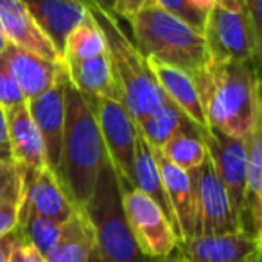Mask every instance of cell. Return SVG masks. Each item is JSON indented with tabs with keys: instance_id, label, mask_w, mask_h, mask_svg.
Segmentation results:
<instances>
[{
	"instance_id": "1",
	"label": "cell",
	"mask_w": 262,
	"mask_h": 262,
	"mask_svg": "<svg viewBox=\"0 0 262 262\" xmlns=\"http://www.w3.org/2000/svg\"><path fill=\"white\" fill-rule=\"evenodd\" d=\"M190 77L200 95L207 127L248 139L262 122L257 63L210 59Z\"/></svg>"
},
{
	"instance_id": "2",
	"label": "cell",
	"mask_w": 262,
	"mask_h": 262,
	"mask_svg": "<svg viewBox=\"0 0 262 262\" xmlns=\"http://www.w3.org/2000/svg\"><path fill=\"white\" fill-rule=\"evenodd\" d=\"M69 76V74H67ZM101 131L86 95L70 79L65 83V127L61 149V183L77 210L86 207L104 162Z\"/></svg>"
},
{
	"instance_id": "3",
	"label": "cell",
	"mask_w": 262,
	"mask_h": 262,
	"mask_svg": "<svg viewBox=\"0 0 262 262\" xmlns=\"http://www.w3.org/2000/svg\"><path fill=\"white\" fill-rule=\"evenodd\" d=\"M86 11L94 16L106 40V52L112 63L113 76L122 94V104L140 124L167 99L151 69L149 59L135 47L119 24V16L108 8L83 0Z\"/></svg>"
},
{
	"instance_id": "4",
	"label": "cell",
	"mask_w": 262,
	"mask_h": 262,
	"mask_svg": "<svg viewBox=\"0 0 262 262\" xmlns=\"http://www.w3.org/2000/svg\"><path fill=\"white\" fill-rule=\"evenodd\" d=\"M135 47L151 61L194 74L210 61V54L200 31L176 18L155 2L144 4L129 16Z\"/></svg>"
},
{
	"instance_id": "5",
	"label": "cell",
	"mask_w": 262,
	"mask_h": 262,
	"mask_svg": "<svg viewBox=\"0 0 262 262\" xmlns=\"http://www.w3.org/2000/svg\"><path fill=\"white\" fill-rule=\"evenodd\" d=\"M92 233L99 262H146L127 225L122 205V190L110 160L104 162L86 207L83 208Z\"/></svg>"
},
{
	"instance_id": "6",
	"label": "cell",
	"mask_w": 262,
	"mask_h": 262,
	"mask_svg": "<svg viewBox=\"0 0 262 262\" xmlns=\"http://www.w3.org/2000/svg\"><path fill=\"white\" fill-rule=\"evenodd\" d=\"M212 61L258 63L262 31L243 0H217L210 6L201 31Z\"/></svg>"
},
{
	"instance_id": "7",
	"label": "cell",
	"mask_w": 262,
	"mask_h": 262,
	"mask_svg": "<svg viewBox=\"0 0 262 262\" xmlns=\"http://www.w3.org/2000/svg\"><path fill=\"white\" fill-rule=\"evenodd\" d=\"M86 99L94 110L104 142L106 157L117 174L120 190L133 189L131 174H133V153H135L139 126L120 101L106 99L101 95H86Z\"/></svg>"
},
{
	"instance_id": "8",
	"label": "cell",
	"mask_w": 262,
	"mask_h": 262,
	"mask_svg": "<svg viewBox=\"0 0 262 262\" xmlns=\"http://www.w3.org/2000/svg\"><path fill=\"white\" fill-rule=\"evenodd\" d=\"M122 205L140 251L149 258L171 257L180 239L160 207L139 189L122 190Z\"/></svg>"
},
{
	"instance_id": "9",
	"label": "cell",
	"mask_w": 262,
	"mask_h": 262,
	"mask_svg": "<svg viewBox=\"0 0 262 262\" xmlns=\"http://www.w3.org/2000/svg\"><path fill=\"white\" fill-rule=\"evenodd\" d=\"M189 172L194 183V205H196L194 237L239 232V217L230 203L226 189L215 174L210 158H207L200 167Z\"/></svg>"
},
{
	"instance_id": "10",
	"label": "cell",
	"mask_w": 262,
	"mask_h": 262,
	"mask_svg": "<svg viewBox=\"0 0 262 262\" xmlns=\"http://www.w3.org/2000/svg\"><path fill=\"white\" fill-rule=\"evenodd\" d=\"M63 63V61H61ZM67 69L63 65L61 74L47 92L27 101L31 115L43 140L45 165L61 183V149H63V127H65V83ZM63 185V183H61Z\"/></svg>"
},
{
	"instance_id": "11",
	"label": "cell",
	"mask_w": 262,
	"mask_h": 262,
	"mask_svg": "<svg viewBox=\"0 0 262 262\" xmlns=\"http://www.w3.org/2000/svg\"><path fill=\"white\" fill-rule=\"evenodd\" d=\"M203 142L207 146L208 158L214 165L215 174L226 189L230 203L239 217L246 185V139H237L214 127H207L203 133Z\"/></svg>"
},
{
	"instance_id": "12",
	"label": "cell",
	"mask_w": 262,
	"mask_h": 262,
	"mask_svg": "<svg viewBox=\"0 0 262 262\" xmlns=\"http://www.w3.org/2000/svg\"><path fill=\"white\" fill-rule=\"evenodd\" d=\"M176 257L185 262H251L260 253V239L250 233L196 235L176 244Z\"/></svg>"
},
{
	"instance_id": "13",
	"label": "cell",
	"mask_w": 262,
	"mask_h": 262,
	"mask_svg": "<svg viewBox=\"0 0 262 262\" xmlns=\"http://www.w3.org/2000/svg\"><path fill=\"white\" fill-rule=\"evenodd\" d=\"M20 178V214L34 212L43 217L65 223L77 210L67 196L59 180L43 167L36 172H22Z\"/></svg>"
},
{
	"instance_id": "14",
	"label": "cell",
	"mask_w": 262,
	"mask_h": 262,
	"mask_svg": "<svg viewBox=\"0 0 262 262\" xmlns=\"http://www.w3.org/2000/svg\"><path fill=\"white\" fill-rule=\"evenodd\" d=\"M6 112L8 120V137L11 146V157L15 162L16 172H36L45 165L43 140H41L38 126L31 115L27 102L13 106Z\"/></svg>"
},
{
	"instance_id": "15",
	"label": "cell",
	"mask_w": 262,
	"mask_h": 262,
	"mask_svg": "<svg viewBox=\"0 0 262 262\" xmlns=\"http://www.w3.org/2000/svg\"><path fill=\"white\" fill-rule=\"evenodd\" d=\"M0 31L9 43L59 63L61 56L43 31L36 26L22 0H0Z\"/></svg>"
},
{
	"instance_id": "16",
	"label": "cell",
	"mask_w": 262,
	"mask_h": 262,
	"mask_svg": "<svg viewBox=\"0 0 262 262\" xmlns=\"http://www.w3.org/2000/svg\"><path fill=\"white\" fill-rule=\"evenodd\" d=\"M2 58L6 59V65L18 83L26 101H31V99L47 92L58 79L63 69L61 61L56 63L51 59H45L13 43H8L6 51L2 52Z\"/></svg>"
},
{
	"instance_id": "17",
	"label": "cell",
	"mask_w": 262,
	"mask_h": 262,
	"mask_svg": "<svg viewBox=\"0 0 262 262\" xmlns=\"http://www.w3.org/2000/svg\"><path fill=\"white\" fill-rule=\"evenodd\" d=\"M36 26L61 56L67 34L86 18L83 0H22Z\"/></svg>"
},
{
	"instance_id": "18",
	"label": "cell",
	"mask_w": 262,
	"mask_h": 262,
	"mask_svg": "<svg viewBox=\"0 0 262 262\" xmlns=\"http://www.w3.org/2000/svg\"><path fill=\"white\" fill-rule=\"evenodd\" d=\"M153 157L157 160L158 171H160V178L164 183L165 194L171 203V208L174 212L176 223H178L180 230V243L194 237V212H196V205H194V183L190 178L189 171L176 167L174 164L167 160L160 149L151 147Z\"/></svg>"
},
{
	"instance_id": "19",
	"label": "cell",
	"mask_w": 262,
	"mask_h": 262,
	"mask_svg": "<svg viewBox=\"0 0 262 262\" xmlns=\"http://www.w3.org/2000/svg\"><path fill=\"white\" fill-rule=\"evenodd\" d=\"M246 185L239 212L241 230L260 239L262 221V122L246 139Z\"/></svg>"
},
{
	"instance_id": "20",
	"label": "cell",
	"mask_w": 262,
	"mask_h": 262,
	"mask_svg": "<svg viewBox=\"0 0 262 262\" xmlns=\"http://www.w3.org/2000/svg\"><path fill=\"white\" fill-rule=\"evenodd\" d=\"M74 86L84 95H101L106 99L122 102V94L113 76L108 52L79 61L63 63Z\"/></svg>"
},
{
	"instance_id": "21",
	"label": "cell",
	"mask_w": 262,
	"mask_h": 262,
	"mask_svg": "<svg viewBox=\"0 0 262 262\" xmlns=\"http://www.w3.org/2000/svg\"><path fill=\"white\" fill-rule=\"evenodd\" d=\"M131 183H133V189H139L140 192L149 196L151 200L160 207V210L164 212L165 217L169 219V223H171L172 228L176 230L178 239H180L178 223H176L174 212H172L171 203H169V200H167V194H165L157 160H155L151 146L147 144V140L144 139L140 129H139V133H137L135 153H133V174H131Z\"/></svg>"
},
{
	"instance_id": "22",
	"label": "cell",
	"mask_w": 262,
	"mask_h": 262,
	"mask_svg": "<svg viewBox=\"0 0 262 262\" xmlns=\"http://www.w3.org/2000/svg\"><path fill=\"white\" fill-rule=\"evenodd\" d=\"M137 126H139L144 139L147 140V144L151 147H157V149H160L171 137L178 135V133H190V135L200 137H203L205 133L203 127L198 126L169 97Z\"/></svg>"
},
{
	"instance_id": "23",
	"label": "cell",
	"mask_w": 262,
	"mask_h": 262,
	"mask_svg": "<svg viewBox=\"0 0 262 262\" xmlns=\"http://www.w3.org/2000/svg\"><path fill=\"white\" fill-rule=\"evenodd\" d=\"M151 69L157 77L158 84L162 86L164 94L178 106L182 112H185L194 122L200 127L207 129V120H205V113L201 108L200 95H198L196 84H194L190 74L185 70L176 69V67L165 65L160 61H151Z\"/></svg>"
},
{
	"instance_id": "24",
	"label": "cell",
	"mask_w": 262,
	"mask_h": 262,
	"mask_svg": "<svg viewBox=\"0 0 262 262\" xmlns=\"http://www.w3.org/2000/svg\"><path fill=\"white\" fill-rule=\"evenodd\" d=\"M94 233L83 212L76 210L65 221V233L45 262H90L94 255Z\"/></svg>"
},
{
	"instance_id": "25",
	"label": "cell",
	"mask_w": 262,
	"mask_h": 262,
	"mask_svg": "<svg viewBox=\"0 0 262 262\" xmlns=\"http://www.w3.org/2000/svg\"><path fill=\"white\" fill-rule=\"evenodd\" d=\"M16 232L45 258L61 241L65 233V223L43 217L34 212H22L18 215Z\"/></svg>"
},
{
	"instance_id": "26",
	"label": "cell",
	"mask_w": 262,
	"mask_h": 262,
	"mask_svg": "<svg viewBox=\"0 0 262 262\" xmlns=\"http://www.w3.org/2000/svg\"><path fill=\"white\" fill-rule=\"evenodd\" d=\"M106 52V40L101 27L94 20V16L88 13L86 18L79 22L69 34H67L65 45H63L61 61H79L88 59L94 56L104 54Z\"/></svg>"
},
{
	"instance_id": "27",
	"label": "cell",
	"mask_w": 262,
	"mask_h": 262,
	"mask_svg": "<svg viewBox=\"0 0 262 262\" xmlns=\"http://www.w3.org/2000/svg\"><path fill=\"white\" fill-rule=\"evenodd\" d=\"M160 153L171 164H174L183 171H192V169L200 167L208 158L203 137L190 135V133H178V135L171 137L160 147Z\"/></svg>"
},
{
	"instance_id": "28",
	"label": "cell",
	"mask_w": 262,
	"mask_h": 262,
	"mask_svg": "<svg viewBox=\"0 0 262 262\" xmlns=\"http://www.w3.org/2000/svg\"><path fill=\"white\" fill-rule=\"evenodd\" d=\"M153 2L160 6L162 9L169 11L171 15H174L176 18L189 24L196 31H200V33L203 31L208 9L201 8L194 0H153Z\"/></svg>"
},
{
	"instance_id": "29",
	"label": "cell",
	"mask_w": 262,
	"mask_h": 262,
	"mask_svg": "<svg viewBox=\"0 0 262 262\" xmlns=\"http://www.w3.org/2000/svg\"><path fill=\"white\" fill-rule=\"evenodd\" d=\"M26 97H24L22 90H20L18 83L15 81V77L11 76L6 59L0 56V106L4 110H9L13 106L24 104Z\"/></svg>"
},
{
	"instance_id": "30",
	"label": "cell",
	"mask_w": 262,
	"mask_h": 262,
	"mask_svg": "<svg viewBox=\"0 0 262 262\" xmlns=\"http://www.w3.org/2000/svg\"><path fill=\"white\" fill-rule=\"evenodd\" d=\"M20 215V189L0 201V237L8 235L18 226Z\"/></svg>"
},
{
	"instance_id": "31",
	"label": "cell",
	"mask_w": 262,
	"mask_h": 262,
	"mask_svg": "<svg viewBox=\"0 0 262 262\" xmlns=\"http://www.w3.org/2000/svg\"><path fill=\"white\" fill-rule=\"evenodd\" d=\"M20 189V178L15 162L0 160V201Z\"/></svg>"
},
{
	"instance_id": "32",
	"label": "cell",
	"mask_w": 262,
	"mask_h": 262,
	"mask_svg": "<svg viewBox=\"0 0 262 262\" xmlns=\"http://www.w3.org/2000/svg\"><path fill=\"white\" fill-rule=\"evenodd\" d=\"M9 262H45V258L16 232V241L9 251Z\"/></svg>"
},
{
	"instance_id": "33",
	"label": "cell",
	"mask_w": 262,
	"mask_h": 262,
	"mask_svg": "<svg viewBox=\"0 0 262 262\" xmlns=\"http://www.w3.org/2000/svg\"><path fill=\"white\" fill-rule=\"evenodd\" d=\"M0 160L13 162L11 146H9L8 137V120H6V112L2 106H0Z\"/></svg>"
},
{
	"instance_id": "34",
	"label": "cell",
	"mask_w": 262,
	"mask_h": 262,
	"mask_svg": "<svg viewBox=\"0 0 262 262\" xmlns=\"http://www.w3.org/2000/svg\"><path fill=\"white\" fill-rule=\"evenodd\" d=\"M147 2H153V0H115L113 4V13L117 16H122V18H129L135 11H139L144 4Z\"/></svg>"
},
{
	"instance_id": "35",
	"label": "cell",
	"mask_w": 262,
	"mask_h": 262,
	"mask_svg": "<svg viewBox=\"0 0 262 262\" xmlns=\"http://www.w3.org/2000/svg\"><path fill=\"white\" fill-rule=\"evenodd\" d=\"M16 241V228L8 235L0 237V262H9V251Z\"/></svg>"
},
{
	"instance_id": "36",
	"label": "cell",
	"mask_w": 262,
	"mask_h": 262,
	"mask_svg": "<svg viewBox=\"0 0 262 262\" xmlns=\"http://www.w3.org/2000/svg\"><path fill=\"white\" fill-rule=\"evenodd\" d=\"M244 4H246L248 11H250L251 18H253L255 26L262 31V8H260V2L262 0H243Z\"/></svg>"
},
{
	"instance_id": "37",
	"label": "cell",
	"mask_w": 262,
	"mask_h": 262,
	"mask_svg": "<svg viewBox=\"0 0 262 262\" xmlns=\"http://www.w3.org/2000/svg\"><path fill=\"white\" fill-rule=\"evenodd\" d=\"M94 2L99 6H102V8L112 9V11H113V4H115V0H94Z\"/></svg>"
},
{
	"instance_id": "38",
	"label": "cell",
	"mask_w": 262,
	"mask_h": 262,
	"mask_svg": "<svg viewBox=\"0 0 262 262\" xmlns=\"http://www.w3.org/2000/svg\"><path fill=\"white\" fill-rule=\"evenodd\" d=\"M8 38L4 36V33H2V31H0V56H2V52L6 51V47H8Z\"/></svg>"
},
{
	"instance_id": "39",
	"label": "cell",
	"mask_w": 262,
	"mask_h": 262,
	"mask_svg": "<svg viewBox=\"0 0 262 262\" xmlns=\"http://www.w3.org/2000/svg\"><path fill=\"white\" fill-rule=\"evenodd\" d=\"M196 4H200L201 8H205V9H210V6L214 4V2H217V0H194Z\"/></svg>"
},
{
	"instance_id": "40",
	"label": "cell",
	"mask_w": 262,
	"mask_h": 262,
	"mask_svg": "<svg viewBox=\"0 0 262 262\" xmlns=\"http://www.w3.org/2000/svg\"><path fill=\"white\" fill-rule=\"evenodd\" d=\"M157 262H185V260H182V258H178V257H165V258H157Z\"/></svg>"
},
{
	"instance_id": "41",
	"label": "cell",
	"mask_w": 262,
	"mask_h": 262,
	"mask_svg": "<svg viewBox=\"0 0 262 262\" xmlns=\"http://www.w3.org/2000/svg\"><path fill=\"white\" fill-rule=\"evenodd\" d=\"M251 262H262V251H260V253H257V255H255V257H253V260H251Z\"/></svg>"
},
{
	"instance_id": "42",
	"label": "cell",
	"mask_w": 262,
	"mask_h": 262,
	"mask_svg": "<svg viewBox=\"0 0 262 262\" xmlns=\"http://www.w3.org/2000/svg\"><path fill=\"white\" fill-rule=\"evenodd\" d=\"M146 262H157V258H147Z\"/></svg>"
}]
</instances>
